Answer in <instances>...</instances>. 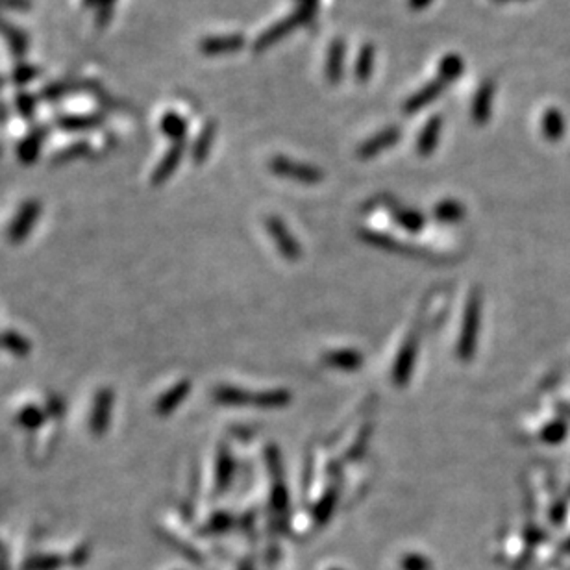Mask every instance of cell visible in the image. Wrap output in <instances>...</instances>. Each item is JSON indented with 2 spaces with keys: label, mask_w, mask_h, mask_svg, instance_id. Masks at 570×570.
<instances>
[{
  "label": "cell",
  "mask_w": 570,
  "mask_h": 570,
  "mask_svg": "<svg viewBox=\"0 0 570 570\" xmlns=\"http://www.w3.org/2000/svg\"><path fill=\"white\" fill-rule=\"evenodd\" d=\"M482 322V295L480 291H473L468 297L467 307L463 313V326L458 341V356L461 361H468L474 356L477 343V332Z\"/></svg>",
  "instance_id": "cell-1"
},
{
  "label": "cell",
  "mask_w": 570,
  "mask_h": 570,
  "mask_svg": "<svg viewBox=\"0 0 570 570\" xmlns=\"http://www.w3.org/2000/svg\"><path fill=\"white\" fill-rule=\"evenodd\" d=\"M269 171L276 176L289 178V180L300 181V184H307V186H315L324 178V172L315 165L295 162V159H289L285 156H274L269 162Z\"/></svg>",
  "instance_id": "cell-2"
},
{
  "label": "cell",
  "mask_w": 570,
  "mask_h": 570,
  "mask_svg": "<svg viewBox=\"0 0 570 570\" xmlns=\"http://www.w3.org/2000/svg\"><path fill=\"white\" fill-rule=\"evenodd\" d=\"M246 45L245 36L241 33H228V36H208L200 39L199 51L204 56H226V54H236Z\"/></svg>",
  "instance_id": "cell-3"
},
{
  "label": "cell",
  "mask_w": 570,
  "mask_h": 570,
  "mask_svg": "<svg viewBox=\"0 0 570 570\" xmlns=\"http://www.w3.org/2000/svg\"><path fill=\"white\" fill-rule=\"evenodd\" d=\"M265 226H267V232L269 236L273 237L276 241V246H278L280 254L289 261H297L300 258V246H298L297 239L291 236L285 224L280 221L278 217H269L265 221Z\"/></svg>",
  "instance_id": "cell-4"
},
{
  "label": "cell",
  "mask_w": 570,
  "mask_h": 570,
  "mask_svg": "<svg viewBox=\"0 0 570 570\" xmlns=\"http://www.w3.org/2000/svg\"><path fill=\"white\" fill-rule=\"evenodd\" d=\"M400 137H402V130H400L399 126H387V128H384L381 132L374 134L372 137H369L365 143L357 147L356 150L357 158L359 159L374 158V156H378L381 150L394 147V144L399 143Z\"/></svg>",
  "instance_id": "cell-5"
},
{
  "label": "cell",
  "mask_w": 570,
  "mask_h": 570,
  "mask_svg": "<svg viewBox=\"0 0 570 570\" xmlns=\"http://www.w3.org/2000/svg\"><path fill=\"white\" fill-rule=\"evenodd\" d=\"M298 26H302V23L300 19H298L297 14H292L289 15V17H285V19L278 21V23L273 24V26H269V28L265 30L261 36H258V39L254 41V51L255 52L267 51L269 47H273V45L282 41L283 38H287L289 33H291L295 28H298Z\"/></svg>",
  "instance_id": "cell-6"
},
{
  "label": "cell",
  "mask_w": 570,
  "mask_h": 570,
  "mask_svg": "<svg viewBox=\"0 0 570 570\" xmlns=\"http://www.w3.org/2000/svg\"><path fill=\"white\" fill-rule=\"evenodd\" d=\"M448 88V85L443 82V80L439 78H433L431 82H428L426 85L422 89H418L417 93L411 95V97L403 102L402 106V112L406 113V115H415L417 112H421L422 107H426L428 104H431L433 100H437V98L443 95V91Z\"/></svg>",
  "instance_id": "cell-7"
},
{
  "label": "cell",
  "mask_w": 570,
  "mask_h": 570,
  "mask_svg": "<svg viewBox=\"0 0 570 570\" xmlns=\"http://www.w3.org/2000/svg\"><path fill=\"white\" fill-rule=\"evenodd\" d=\"M186 147L187 141H174L171 144V149L167 150V154L163 156L162 162L158 163V167L154 171L152 174V186H162L163 181H167L169 178L176 172L178 165L181 163V158L186 154Z\"/></svg>",
  "instance_id": "cell-8"
},
{
  "label": "cell",
  "mask_w": 570,
  "mask_h": 570,
  "mask_svg": "<svg viewBox=\"0 0 570 570\" xmlns=\"http://www.w3.org/2000/svg\"><path fill=\"white\" fill-rule=\"evenodd\" d=\"M39 213H41V204L38 200H28L26 204H23V208L19 209V213L15 217V221L11 223L10 228V239L14 243L23 241L24 237L28 236L30 230H32L33 223L39 218Z\"/></svg>",
  "instance_id": "cell-9"
},
{
  "label": "cell",
  "mask_w": 570,
  "mask_h": 570,
  "mask_svg": "<svg viewBox=\"0 0 570 570\" xmlns=\"http://www.w3.org/2000/svg\"><path fill=\"white\" fill-rule=\"evenodd\" d=\"M415 357H417V335L413 334L411 337L403 343L402 350H400L396 363L393 369V380L396 385H406L409 381L413 366H415Z\"/></svg>",
  "instance_id": "cell-10"
},
{
  "label": "cell",
  "mask_w": 570,
  "mask_h": 570,
  "mask_svg": "<svg viewBox=\"0 0 570 570\" xmlns=\"http://www.w3.org/2000/svg\"><path fill=\"white\" fill-rule=\"evenodd\" d=\"M112 409H113V391L112 389H102L97 394L93 406V413H91V431L95 436H102L104 431L107 430L110 418H112Z\"/></svg>",
  "instance_id": "cell-11"
},
{
  "label": "cell",
  "mask_w": 570,
  "mask_h": 570,
  "mask_svg": "<svg viewBox=\"0 0 570 570\" xmlns=\"http://www.w3.org/2000/svg\"><path fill=\"white\" fill-rule=\"evenodd\" d=\"M495 82L492 80H485L480 88H477L476 95L473 98V121L477 126L485 125L489 115H491V104H492V95H495Z\"/></svg>",
  "instance_id": "cell-12"
},
{
  "label": "cell",
  "mask_w": 570,
  "mask_h": 570,
  "mask_svg": "<svg viewBox=\"0 0 570 570\" xmlns=\"http://www.w3.org/2000/svg\"><path fill=\"white\" fill-rule=\"evenodd\" d=\"M440 130H443V117L433 115L426 121V125L422 126V130L418 132L417 137V152L418 156H430L433 150L437 149L440 137Z\"/></svg>",
  "instance_id": "cell-13"
},
{
  "label": "cell",
  "mask_w": 570,
  "mask_h": 570,
  "mask_svg": "<svg viewBox=\"0 0 570 570\" xmlns=\"http://www.w3.org/2000/svg\"><path fill=\"white\" fill-rule=\"evenodd\" d=\"M0 36L4 38L6 43H8L11 54H14L17 60H23V58L26 56L30 39L28 33L24 32L23 28H19V26H15V24L8 23V21L0 17Z\"/></svg>",
  "instance_id": "cell-14"
},
{
  "label": "cell",
  "mask_w": 570,
  "mask_h": 570,
  "mask_svg": "<svg viewBox=\"0 0 570 570\" xmlns=\"http://www.w3.org/2000/svg\"><path fill=\"white\" fill-rule=\"evenodd\" d=\"M347 45L343 39H334L328 47V56H326V80L332 85H337L343 80V61Z\"/></svg>",
  "instance_id": "cell-15"
},
{
  "label": "cell",
  "mask_w": 570,
  "mask_h": 570,
  "mask_svg": "<svg viewBox=\"0 0 570 570\" xmlns=\"http://www.w3.org/2000/svg\"><path fill=\"white\" fill-rule=\"evenodd\" d=\"M45 137H47V128H41V126H39V128L30 132V134L21 141L19 147H17V158H19V162L26 163V165L36 162V159L39 158V152H41V147L43 143H45Z\"/></svg>",
  "instance_id": "cell-16"
},
{
  "label": "cell",
  "mask_w": 570,
  "mask_h": 570,
  "mask_svg": "<svg viewBox=\"0 0 570 570\" xmlns=\"http://www.w3.org/2000/svg\"><path fill=\"white\" fill-rule=\"evenodd\" d=\"M387 208H389L391 215H393V218L396 221V224L402 226L403 230H408V232L413 233L421 232L422 228H424V224H426L424 215L418 213L417 209L403 208V206L394 204V202L393 204H387Z\"/></svg>",
  "instance_id": "cell-17"
},
{
  "label": "cell",
  "mask_w": 570,
  "mask_h": 570,
  "mask_svg": "<svg viewBox=\"0 0 570 570\" xmlns=\"http://www.w3.org/2000/svg\"><path fill=\"white\" fill-rule=\"evenodd\" d=\"M215 402L223 403V406H236V408H243V406H255V394L246 393L245 389H237V387H230V385H221L213 391Z\"/></svg>",
  "instance_id": "cell-18"
},
{
  "label": "cell",
  "mask_w": 570,
  "mask_h": 570,
  "mask_svg": "<svg viewBox=\"0 0 570 570\" xmlns=\"http://www.w3.org/2000/svg\"><path fill=\"white\" fill-rule=\"evenodd\" d=\"M215 135H217V122L208 121L204 128L200 130L199 137L195 139L193 147H191V158L195 163H204L206 158L209 156V150L213 147Z\"/></svg>",
  "instance_id": "cell-19"
},
{
  "label": "cell",
  "mask_w": 570,
  "mask_h": 570,
  "mask_svg": "<svg viewBox=\"0 0 570 570\" xmlns=\"http://www.w3.org/2000/svg\"><path fill=\"white\" fill-rule=\"evenodd\" d=\"M189 391H191V381H187V380H184V381H180V384L174 385L171 391H167V393L163 394L162 399L158 400V406H156V411H158V415H169V413L174 411V409L180 406L181 400L187 399Z\"/></svg>",
  "instance_id": "cell-20"
},
{
  "label": "cell",
  "mask_w": 570,
  "mask_h": 570,
  "mask_svg": "<svg viewBox=\"0 0 570 570\" xmlns=\"http://www.w3.org/2000/svg\"><path fill=\"white\" fill-rule=\"evenodd\" d=\"M374 56L376 51L371 43H365L359 52H357L356 65H354V76H356L357 84H366L372 76V69H374Z\"/></svg>",
  "instance_id": "cell-21"
},
{
  "label": "cell",
  "mask_w": 570,
  "mask_h": 570,
  "mask_svg": "<svg viewBox=\"0 0 570 570\" xmlns=\"http://www.w3.org/2000/svg\"><path fill=\"white\" fill-rule=\"evenodd\" d=\"M324 363L339 371H356L363 365V356L356 350H334L326 354Z\"/></svg>",
  "instance_id": "cell-22"
},
{
  "label": "cell",
  "mask_w": 570,
  "mask_h": 570,
  "mask_svg": "<svg viewBox=\"0 0 570 570\" xmlns=\"http://www.w3.org/2000/svg\"><path fill=\"white\" fill-rule=\"evenodd\" d=\"M159 128H162L163 135H167L172 143H174V141H186L187 119L186 117H181L180 113H176V112L165 113V115L162 117Z\"/></svg>",
  "instance_id": "cell-23"
},
{
  "label": "cell",
  "mask_w": 570,
  "mask_h": 570,
  "mask_svg": "<svg viewBox=\"0 0 570 570\" xmlns=\"http://www.w3.org/2000/svg\"><path fill=\"white\" fill-rule=\"evenodd\" d=\"M104 122L102 115H63L58 117L56 125L67 132H85Z\"/></svg>",
  "instance_id": "cell-24"
},
{
  "label": "cell",
  "mask_w": 570,
  "mask_h": 570,
  "mask_svg": "<svg viewBox=\"0 0 570 570\" xmlns=\"http://www.w3.org/2000/svg\"><path fill=\"white\" fill-rule=\"evenodd\" d=\"M91 88L85 82H76V80H67V82H56V84H51L41 91V98L43 100H60L63 97H69L70 93L75 91H80V89H88Z\"/></svg>",
  "instance_id": "cell-25"
},
{
  "label": "cell",
  "mask_w": 570,
  "mask_h": 570,
  "mask_svg": "<svg viewBox=\"0 0 570 570\" xmlns=\"http://www.w3.org/2000/svg\"><path fill=\"white\" fill-rule=\"evenodd\" d=\"M465 69L463 60L458 56V54H448L440 60L439 63V70H437V78L443 80L446 85L454 84L455 80L461 76Z\"/></svg>",
  "instance_id": "cell-26"
},
{
  "label": "cell",
  "mask_w": 570,
  "mask_h": 570,
  "mask_svg": "<svg viewBox=\"0 0 570 570\" xmlns=\"http://www.w3.org/2000/svg\"><path fill=\"white\" fill-rule=\"evenodd\" d=\"M433 217L439 221V223H446V224H452V223H459L461 218L465 217V208L463 204H459L458 200H443V202H439V204L433 208Z\"/></svg>",
  "instance_id": "cell-27"
},
{
  "label": "cell",
  "mask_w": 570,
  "mask_h": 570,
  "mask_svg": "<svg viewBox=\"0 0 570 570\" xmlns=\"http://www.w3.org/2000/svg\"><path fill=\"white\" fill-rule=\"evenodd\" d=\"M291 402V393L283 389L276 391H263V393L255 394V406L260 409H280L285 408Z\"/></svg>",
  "instance_id": "cell-28"
},
{
  "label": "cell",
  "mask_w": 570,
  "mask_h": 570,
  "mask_svg": "<svg viewBox=\"0 0 570 570\" xmlns=\"http://www.w3.org/2000/svg\"><path fill=\"white\" fill-rule=\"evenodd\" d=\"M217 491L223 492L230 482H232V474H233V461L232 455L228 454L226 448H221L218 452V459H217Z\"/></svg>",
  "instance_id": "cell-29"
},
{
  "label": "cell",
  "mask_w": 570,
  "mask_h": 570,
  "mask_svg": "<svg viewBox=\"0 0 570 570\" xmlns=\"http://www.w3.org/2000/svg\"><path fill=\"white\" fill-rule=\"evenodd\" d=\"M0 343L4 344V348H8L11 354L15 356H26L30 352V343L23 335L15 334V332H8L6 335H2Z\"/></svg>",
  "instance_id": "cell-30"
},
{
  "label": "cell",
  "mask_w": 570,
  "mask_h": 570,
  "mask_svg": "<svg viewBox=\"0 0 570 570\" xmlns=\"http://www.w3.org/2000/svg\"><path fill=\"white\" fill-rule=\"evenodd\" d=\"M89 6L97 8V26L104 28L110 24L113 15V8H115L117 0H85Z\"/></svg>",
  "instance_id": "cell-31"
},
{
  "label": "cell",
  "mask_w": 570,
  "mask_h": 570,
  "mask_svg": "<svg viewBox=\"0 0 570 570\" xmlns=\"http://www.w3.org/2000/svg\"><path fill=\"white\" fill-rule=\"evenodd\" d=\"M335 502H337V492H335V489H332V491L326 492V495L320 498L315 511H313L317 522H326V520L329 519V514H332V511H334L335 507Z\"/></svg>",
  "instance_id": "cell-32"
},
{
  "label": "cell",
  "mask_w": 570,
  "mask_h": 570,
  "mask_svg": "<svg viewBox=\"0 0 570 570\" xmlns=\"http://www.w3.org/2000/svg\"><path fill=\"white\" fill-rule=\"evenodd\" d=\"M36 76H39L38 67L21 63V65L15 67L14 73H11V82H14L15 85H24V84H28V82H32Z\"/></svg>",
  "instance_id": "cell-33"
},
{
  "label": "cell",
  "mask_w": 570,
  "mask_h": 570,
  "mask_svg": "<svg viewBox=\"0 0 570 570\" xmlns=\"http://www.w3.org/2000/svg\"><path fill=\"white\" fill-rule=\"evenodd\" d=\"M317 10H319V0H298V8L295 14L298 15L302 26H306L313 21Z\"/></svg>",
  "instance_id": "cell-34"
},
{
  "label": "cell",
  "mask_w": 570,
  "mask_h": 570,
  "mask_svg": "<svg viewBox=\"0 0 570 570\" xmlns=\"http://www.w3.org/2000/svg\"><path fill=\"white\" fill-rule=\"evenodd\" d=\"M15 106H17V112L21 113V117L24 119H32L36 115V98L28 93H21L15 100Z\"/></svg>",
  "instance_id": "cell-35"
},
{
  "label": "cell",
  "mask_w": 570,
  "mask_h": 570,
  "mask_svg": "<svg viewBox=\"0 0 570 570\" xmlns=\"http://www.w3.org/2000/svg\"><path fill=\"white\" fill-rule=\"evenodd\" d=\"M61 565V559L54 556L33 557L26 563V570H56Z\"/></svg>",
  "instance_id": "cell-36"
},
{
  "label": "cell",
  "mask_w": 570,
  "mask_h": 570,
  "mask_svg": "<svg viewBox=\"0 0 570 570\" xmlns=\"http://www.w3.org/2000/svg\"><path fill=\"white\" fill-rule=\"evenodd\" d=\"M43 422V413L38 408H26L19 413V424L24 428H38Z\"/></svg>",
  "instance_id": "cell-37"
},
{
  "label": "cell",
  "mask_w": 570,
  "mask_h": 570,
  "mask_svg": "<svg viewBox=\"0 0 570 570\" xmlns=\"http://www.w3.org/2000/svg\"><path fill=\"white\" fill-rule=\"evenodd\" d=\"M287 504H289L287 489H285V485H283V483L278 480V483H276L273 489V505L278 511H285Z\"/></svg>",
  "instance_id": "cell-38"
},
{
  "label": "cell",
  "mask_w": 570,
  "mask_h": 570,
  "mask_svg": "<svg viewBox=\"0 0 570 570\" xmlns=\"http://www.w3.org/2000/svg\"><path fill=\"white\" fill-rule=\"evenodd\" d=\"M30 10H32V0H0V11L21 14V11Z\"/></svg>",
  "instance_id": "cell-39"
},
{
  "label": "cell",
  "mask_w": 570,
  "mask_h": 570,
  "mask_svg": "<svg viewBox=\"0 0 570 570\" xmlns=\"http://www.w3.org/2000/svg\"><path fill=\"white\" fill-rule=\"evenodd\" d=\"M403 570H430V561L422 556H406L402 559Z\"/></svg>",
  "instance_id": "cell-40"
},
{
  "label": "cell",
  "mask_w": 570,
  "mask_h": 570,
  "mask_svg": "<svg viewBox=\"0 0 570 570\" xmlns=\"http://www.w3.org/2000/svg\"><path fill=\"white\" fill-rule=\"evenodd\" d=\"M85 152H89L88 143H75L73 147H69V149L61 152V159H65V162H69V159H73V158L84 156Z\"/></svg>",
  "instance_id": "cell-41"
},
{
  "label": "cell",
  "mask_w": 570,
  "mask_h": 570,
  "mask_svg": "<svg viewBox=\"0 0 570 570\" xmlns=\"http://www.w3.org/2000/svg\"><path fill=\"white\" fill-rule=\"evenodd\" d=\"M209 524H211L209 528L213 529V532H223V529L230 528V524H232V517H230V514L218 513V514H215Z\"/></svg>",
  "instance_id": "cell-42"
},
{
  "label": "cell",
  "mask_w": 570,
  "mask_h": 570,
  "mask_svg": "<svg viewBox=\"0 0 570 570\" xmlns=\"http://www.w3.org/2000/svg\"><path fill=\"white\" fill-rule=\"evenodd\" d=\"M544 125H547L548 135H556L557 130H559V119H557L556 113H548L547 119H544Z\"/></svg>",
  "instance_id": "cell-43"
},
{
  "label": "cell",
  "mask_w": 570,
  "mask_h": 570,
  "mask_svg": "<svg viewBox=\"0 0 570 570\" xmlns=\"http://www.w3.org/2000/svg\"><path fill=\"white\" fill-rule=\"evenodd\" d=\"M430 2H431V0H408L409 8H411L413 11L424 10V8H426V6L430 4Z\"/></svg>",
  "instance_id": "cell-44"
},
{
  "label": "cell",
  "mask_w": 570,
  "mask_h": 570,
  "mask_svg": "<svg viewBox=\"0 0 570 570\" xmlns=\"http://www.w3.org/2000/svg\"><path fill=\"white\" fill-rule=\"evenodd\" d=\"M496 2H505V0H496Z\"/></svg>",
  "instance_id": "cell-45"
},
{
  "label": "cell",
  "mask_w": 570,
  "mask_h": 570,
  "mask_svg": "<svg viewBox=\"0 0 570 570\" xmlns=\"http://www.w3.org/2000/svg\"><path fill=\"white\" fill-rule=\"evenodd\" d=\"M0 152H2V149H0Z\"/></svg>",
  "instance_id": "cell-46"
}]
</instances>
